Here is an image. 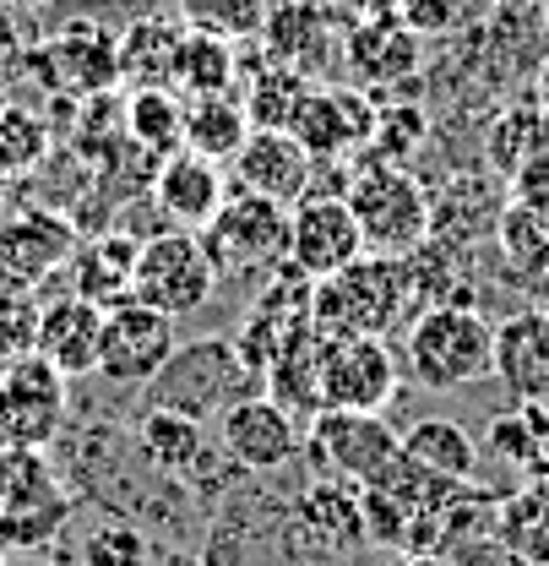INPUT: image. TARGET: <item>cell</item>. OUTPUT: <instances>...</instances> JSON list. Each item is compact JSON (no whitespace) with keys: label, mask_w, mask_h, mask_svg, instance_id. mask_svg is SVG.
Listing matches in <instances>:
<instances>
[{"label":"cell","mask_w":549,"mask_h":566,"mask_svg":"<svg viewBox=\"0 0 549 566\" xmlns=\"http://www.w3.org/2000/svg\"><path fill=\"white\" fill-rule=\"evenodd\" d=\"M398 381H403V359L387 349V338H338L327 344V365H321V409L387 415Z\"/></svg>","instance_id":"cell-12"},{"label":"cell","mask_w":549,"mask_h":566,"mask_svg":"<svg viewBox=\"0 0 549 566\" xmlns=\"http://www.w3.org/2000/svg\"><path fill=\"white\" fill-rule=\"evenodd\" d=\"M256 387L262 381L245 370V359L229 338H197V344H180L169 354V365L152 376V403L207 420V415H223L229 403L251 398Z\"/></svg>","instance_id":"cell-5"},{"label":"cell","mask_w":549,"mask_h":566,"mask_svg":"<svg viewBox=\"0 0 549 566\" xmlns=\"http://www.w3.org/2000/svg\"><path fill=\"white\" fill-rule=\"evenodd\" d=\"M137 447L141 458L158 469V474H197L207 469V430L191 415H175V409H147L137 424Z\"/></svg>","instance_id":"cell-25"},{"label":"cell","mask_w":549,"mask_h":566,"mask_svg":"<svg viewBox=\"0 0 549 566\" xmlns=\"http://www.w3.org/2000/svg\"><path fill=\"white\" fill-rule=\"evenodd\" d=\"M66 430V376L28 354L0 370V452H44Z\"/></svg>","instance_id":"cell-8"},{"label":"cell","mask_w":549,"mask_h":566,"mask_svg":"<svg viewBox=\"0 0 549 566\" xmlns=\"http://www.w3.org/2000/svg\"><path fill=\"white\" fill-rule=\"evenodd\" d=\"M212 289H218V273L207 262L197 229L163 223V229H152L141 240L137 273H131V300L175 316V322H186V316H197L207 300H212Z\"/></svg>","instance_id":"cell-6"},{"label":"cell","mask_w":549,"mask_h":566,"mask_svg":"<svg viewBox=\"0 0 549 566\" xmlns=\"http://www.w3.org/2000/svg\"><path fill=\"white\" fill-rule=\"evenodd\" d=\"M147 562V539L131 523H104L87 539V566H141Z\"/></svg>","instance_id":"cell-39"},{"label":"cell","mask_w":549,"mask_h":566,"mask_svg":"<svg viewBox=\"0 0 549 566\" xmlns=\"http://www.w3.org/2000/svg\"><path fill=\"white\" fill-rule=\"evenodd\" d=\"M310 175H316V158L288 132H251L245 147L234 153V191H256L283 208H294L310 191Z\"/></svg>","instance_id":"cell-17"},{"label":"cell","mask_w":549,"mask_h":566,"mask_svg":"<svg viewBox=\"0 0 549 566\" xmlns=\"http://www.w3.org/2000/svg\"><path fill=\"white\" fill-rule=\"evenodd\" d=\"M76 223L55 208H22L0 218V289L39 294L76 256Z\"/></svg>","instance_id":"cell-10"},{"label":"cell","mask_w":549,"mask_h":566,"mask_svg":"<svg viewBox=\"0 0 549 566\" xmlns=\"http://www.w3.org/2000/svg\"><path fill=\"white\" fill-rule=\"evenodd\" d=\"M39 316H44V300L39 294L0 289V370L39 349Z\"/></svg>","instance_id":"cell-36"},{"label":"cell","mask_w":549,"mask_h":566,"mask_svg":"<svg viewBox=\"0 0 549 566\" xmlns=\"http://www.w3.org/2000/svg\"><path fill=\"white\" fill-rule=\"evenodd\" d=\"M186 28L169 17H137L120 33V82L131 87H169L175 93V55H180Z\"/></svg>","instance_id":"cell-23"},{"label":"cell","mask_w":549,"mask_h":566,"mask_svg":"<svg viewBox=\"0 0 549 566\" xmlns=\"http://www.w3.org/2000/svg\"><path fill=\"white\" fill-rule=\"evenodd\" d=\"M22 61V33H17V22H11V11L0 6V71L17 66Z\"/></svg>","instance_id":"cell-41"},{"label":"cell","mask_w":549,"mask_h":566,"mask_svg":"<svg viewBox=\"0 0 549 566\" xmlns=\"http://www.w3.org/2000/svg\"><path fill=\"white\" fill-rule=\"evenodd\" d=\"M365 256V234H359V218L348 208V197H327V191H305L294 208H288V268L299 279H327L348 262Z\"/></svg>","instance_id":"cell-11"},{"label":"cell","mask_w":549,"mask_h":566,"mask_svg":"<svg viewBox=\"0 0 549 566\" xmlns=\"http://www.w3.org/2000/svg\"><path fill=\"white\" fill-rule=\"evenodd\" d=\"M403 458H413L419 469L452 480V485H468L479 474V447L474 436L457 420H419L403 430Z\"/></svg>","instance_id":"cell-28"},{"label":"cell","mask_w":549,"mask_h":566,"mask_svg":"<svg viewBox=\"0 0 549 566\" xmlns=\"http://www.w3.org/2000/svg\"><path fill=\"white\" fill-rule=\"evenodd\" d=\"M348 71L365 82V87H398L419 71V33H409L403 22H387V28H359L344 44Z\"/></svg>","instance_id":"cell-24"},{"label":"cell","mask_w":549,"mask_h":566,"mask_svg":"<svg viewBox=\"0 0 549 566\" xmlns=\"http://www.w3.org/2000/svg\"><path fill=\"white\" fill-rule=\"evenodd\" d=\"M463 6L468 0H398V22L419 33V39H430V33H446V28H457L463 22Z\"/></svg>","instance_id":"cell-40"},{"label":"cell","mask_w":549,"mask_h":566,"mask_svg":"<svg viewBox=\"0 0 549 566\" xmlns=\"http://www.w3.org/2000/svg\"><path fill=\"white\" fill-rule=\"evenodd\" d=\"M495 545H506L522 566H549V485L528 480L495 506Z\"/></svg>","instance_id":"cell-26"},{"label":"cell","mask_w":549,"mask_h":566,"mask_svg":"<svg viewBox=\"0 0 549 566\" xmlns=\"http://www.w3.org/2000/svg\"><path fill=\"white\" fill-rule=\"evenodd\" d=\"M256 126L245 115V104L234 93H218V98H186V147L202 153L212 164H234V153L245 147Z\"/></svg>","instance_id":"cell-29"},{"label":"cell","mask_w":549,"mask_h":566,"mask_svg":"<svg viewBox=\"0 0 549 566\" xmlns=\"http://www.w3.org/2000/svg\"><path fill=\"white\" fill-rule=\"evenodd\" d=\"M321 365H327V338L310 327V316L283 338V349L267 365V398H277L294 420H316L321 415Z\"/></svg>","instance_id":"cell-19"},{"label":"cell","mask_w":549,"mask_h":566,"mask_svg":"<svg viewBox=\"0 0 549 566\" xmlns=\"http://www.w3.org/2000/svg\"><path fill=\"white\" fill-rule=\"evenodd\" d=\"M50 66H55V82L71 93H104L120 82V39H109L93 22H76L50 44Z\"/></svg>","instance_id":"cell-22"},{"label":"cell","mask_w":549,"mask_h":566,"mask_svg":"<svg viewBox=\"0 0 549 566\" xmlns=\"http://www.w3.org/2000/svg\"><path fill=\"white\" fill-rule=\"evenodd\" d=\"M141 234H98L93 245H76L71 256V294L93 300V305H120L131 300V273H137Z\"/></svg>","instance_id":"cell-21"},{"label":"cell","mask_w":549,"mask_h":566,"mask_svg":"<svg viewBox=\"0 0 549 566\" xmlns=\"http://www.w3.org/2000/svg\"><path fill=\"white\" fill-rule=\"evenodd\" d=\"M0 6H6V11H11V6H44V0H0Z\"/></svg>","instance_id":"cell-42"},{"label":"cell","mask_w":549,"mask_h":566,"mask_svg":"<svg viewBox=\"0 0 549 566\" xmlns=\"http://www.w3.org/2000/svg\"><path fill=\"white\" fill-rule=\"evenodd\" d=\"M44 153H50V137H44V126L28 115V109H0V175H28V169H39L44 164Z\"/></svg>","instance_id":"cell-37"},{"label":"cell","mask_w":549,"mask_h":566,"mask_svg":"<svg viewBox=\"0 0 549 566\" xmlns=\"http://www.w3.org/2000/svg\"><path fill=\"white\" fill-rule=\"evenodd\" d=\"M180 349V327L175 316L120 300L104 311V344H98V376L115 387H152V376L169 365V354Z\"/></svg>","instance_id":"cell-9"},{"label":"cell","mask_w":549,"mask_h":566,"mask_svg":"<svg viewBox=\"0 0 549 566\" xmlns=\"http://www.w3.org/2000/svg\"><path fill=\"white\" fill-rule=\"evenodd\" d=\"M98 344H104V305L82 300V294H55L44 300V316H39V349L66 381L76 376H93L98 370Z\"/></svg>","instance_id":"cell-18"},{"label":"cell","mask_w":549,"mask_h":566,"mask_svg":"<svg viewBox=\"0 0 549 566\" xmlns=\"http://www.w3.org/2000/svg\"><path fill=\"white\" fill-rule=\"evenodd\" d=\"M413 142H424V115L413 104H392V109H376V164H403Z\"/></svg>","instance_id":"cell-38"},{"label":"cell","mask_w":549,"mask_h":566,"mask_svg":"<svg viewBox=\"0 0 549 566\" xmlns=\"http://www.w3.org/2000/svg\"><path fill=\"white\" fill-rule=\"evenodd\" d=\"M413 300H419V289H413L409 256L365 251L359 262L310 283L305 316L327 344H338V338H387L398 327L403 305H413Z\"/></svg>","instance_id":"cell-1"},{"label":"cell","mask_w":549,"mask_h":566,"mask_svg":"<svg viewBox=\"0 0 549 566\" xmlns=\"http://www.w3.org/2000/svg\"><path fill=\"white\" fill-rule=\"evenodd\" d=\"M273 17V0H180V22L197 33H218L229 44H256Z\"/></svg>","instance_id":"cell-35"},{"label":"cell","mask_w":549,"mask_h":566,"mask_svg":"<svg viewBox=\"0 0 549 566\" xmlns=\"http://www.w3.org/2000/svg\"><path fill=\"white\" fill-rule=\"evenodd\" d=\"M152 202L163 212V223H175V229H207L212 212L229 202L223 164H212V158L191 153V147L169 153V158L152 169Z\"/></svg>","instance_id":"cell-15"},{"label":"cell","mask_w":549,"mask_h":566,"mask_svg":"<svg viewBox=\"0 0 549 566\" xmlns=\"http://www.w3.org/2000/svg\"><path fill=\"white\" fill-rule=\"evenodd\" d=\"M305 452L316 458L321 474L348 480V485H370L381 480L398 452H403V430H392L387 415H353V409H321L305 430Z\"/></svg>","instance_id":"cell-7"},{"label":"cell","mask_w":549,"mask_h":566,"mask_svg":"<svg viewBox=\"0 0 549 566\" xmlns=\"http://www.w3.org/2000/svg\"><path fill=\"white\" fill-rule=\"evenodd\" d=\"M175 87L186 98H218L240 87V44L218 39V33H197L186 28L180 55H175Z\"/></svg>","instance_id":"cell-27"},{"label":"cell","mask_w":549,"mask_h":566,"mask_svg":"<svg viewBox=\"0 0 549 566\" xmlns=\"http://www.w3.org/2000/svg\"><path fill=\"white\" fill-rule=\"evenodd\" d=\"M489 447H495V458H506V463H517V469H539L549 463V415L545 403H511L506 415H495L489 420Z\"/></svg>","instance_id":"cell-34"},{"label":"cell","mask_w":549,"mask_h":566,"mask_svg":"<svg viewBox=\"0 0 549 566\" xmlns=\"http://www.w3.org/2000/svg\"><path fill=\"white\" fill-rule=\"evenodd\" d=\"M218 447H223V458H234L240 469L273 474V469L294 463V458L305 452V430H299V420H294L277 398L251 392V398H240V403H229V409L218 415Z\"/></svg>","instance_id":"cell-13"},{"label":"cell","mask_w":549,"mask_h":566,"mask_svg":"<svg viewBox=\"0 0 549 566\" xmlns=\"http://www.w3.org/2000/svg\"><path fill=\"white\" fill-rule=\"evenodd\" d=\"M288 137L310 158H344L376 137V98L359 87H310L288 120Z\"/></svg>","instance_id":"cell-14"},{"label":"cell","mask_w":549,"mask_h":566,"mask_svg":"<svg viewBox=\"0 0 549 566\" xmlns=\"http://www.w3.org/2000/svg\"><path fill=\"white\" fill-rule=\"evenodd\" d=\"M495 381L511 403H549V305H528L495 327Z\"/></svg>","instance_id":"cell-16"},{"label":"cell","mask_w":549,"mask_h":566,"mask_svg":"<svg viewBox=\"0 0 549 566\" xmlns=\"http://www.w3.org/2000/svg\"><path fill=\"white\" fill-rule=\"evenodd\" d=\"M126 126L147 158H169L186 147V98H175L169 87H141L126 104Z\"/></svg>","instance_id":"cell-32"},{"label":"cell","mask_w":549,"mask_h":566,"mask_svg":"<svg viewBox=\"0 0 549 566\" xmlns=\"http://www.w3.org/2000/svg\"><path fill=\"white\" fill-rule=\"evenodd\" d=\"M545 104H549V71H545Z\"/></svg>","instance_id":"cell-43"},{"label":"cell","mask_w":549,"mask_h":566,"mask_svg":"<svg viewBox=\"0 0 549 566\" xmlns=\"http://www.w3.org/2000/svg\"><path fill=\"white\" fill-rule=\"evenodd\" d=\"M299 517H305L327 545H338V551L370 539V528H365V495H359V485H348V480H327V474H321L310 491L299 495Z\"/></svg>","instance_id":"cell-30"},{"label":"cell","mask_w":549,"mask_h":566,"mask_svg":"<svg viewBox=\"0 0 549 566\" xmlns=\"http://www.w3.org/2000/svg\"><path fill=\"white\" fill-rule=\"evenodd\" d=\"M262 55L277 66L299 71V76H316L332 55V17L310 0H288L273 6L267 28H262Z\"/></svg>","instance_id":"cell-20"},{"label":"cell","mask_w":549,"mask_h":566,"mask_svg":"<svg viewBox=\"0 0 549 566\" xmlns=\"http://www.w3.org/2000/svg\"><path fill=\"white\" fill-rule=\"evenodd\" d=\"M316 82L310 76H299V71L277 66V61H256L251 66V87H245V115H251V126L256 132H288V120H294V109L305 104V93H310Z\"/></svg>","instance_id":"cell-31"},{"label":"cell","mask_w":549,"mask_h":566,"mask_svg":"<svg viewBox=\"0 0 549 566\" xmlns=\"http://www.w3.org/2000/svg\"><path fill=\"white\" fill-rule=\"evenodd\" d=\"M403 376L424 392H463L484 376H495V327L474 305L441 300L424 305L403 333Z\"/></svg>","instance_id":"cell-2"},{"label":"cell","mask_w":549,"mask_h":566,"mask_svg":"<svg viewBox=\"0 0 549 566\" xmlns=\"http://www.w3.org/2000/svg\"><path fill=\"white\" fill-rule=\"evenodd\" d=\"M348 208L359 218V234H365V251L376 256H413L430 229H435V208H430V191L413 180L403 164H370L348 180Z\"/></svg>","instance_id":"cell-3"},{"label":"cell","mask_w":549,"mask_h":566,"mask_svg":"<svg viewBox=\"0 0 549 566\" xmlns=\"http://www.w3.org/2000/svg\"><path fill=\"white\" fill-rule=\"evenodd\" d=\"M197 234H202V251L218 283L283 273V262H288V208L256 197V191H229V202Z\"/></svg>","instance_id":"cell-4"},{"label":"cell","mask_w":549,"mask_h":566,"mask_svg":"<svg viewBox=\"0 0 549 566\" xmlns=\"http://www.w3.org/2000/svg\"><path fill=\"white\" fill-rule=\"evenodd\" d=\"M500 251L517 279H549V208L517 202L500 212Z\"/></svg>","instance_id":"cell-33"}]
</instances>
